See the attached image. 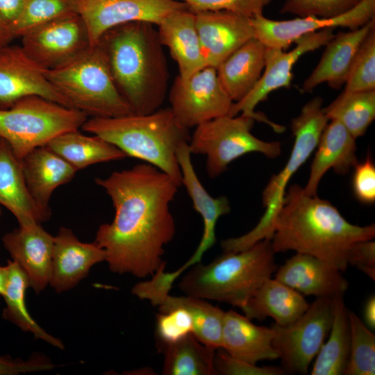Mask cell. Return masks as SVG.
Listing matches in <instances>:
<instances>
[{"label": "cell", "mask_w": 375, "mask_h": 375, "mask_svg": "<svg viewBox=\"0 0 375 375\" xmlns=\"http://www.w3.org/2000/svg\"><path fill=\"white\" fill-rule=\"evenodd\" d=\"M95 183L115 209L112 221L99 226L94 240L106 252L109 269L138 278L153 276L166 265L165 247L176 233L170 203L180 187L146 162L96 178Z\"/></svg>", "instance_id": "obj_1"}, {"label": "cell", "mask_w": 375, "mask_h": 375, "mask_svg": "<svg viewBox=\"0 0 375 375\" xmlns=\"http://www.w3.org/2000/svg\"><path fill=\"white\" fill-rule=\"evenodd\" d=\"M374 224L360 226L348 222L328 201L306 195L292 185L285 192L270 240L275 253L294 251L323 260L341 272L347 255L358 241L373 240Z\"/></svg>", "instance_id": "obj_2"}, {"label": "cell", "mask_w": 375, "mask_h": 375, "mask_svg": "<svg viewBox=\"0 0 375 375\" xmlns=\"http://www.w3.org/2000/svg\"><path fill=\"white\" fill-rule=\"evenodd\" d=\"M154 24L135 22L106 31L99 40L115 85L132 112L149 114L160 108L169 71Z\"/></svg>", "instance_id": "obj_3"}, {"label": "cell", "mask_w": 375, "mask_h": 375, "mask_svg": "<svg viewBox=\"0 0 375 375\" xmlns=\"http://www.w3.org/2000/svg\"><path fill=\"white\" fill-rule=\"evenodd\" d=\"M81 128L122 150L126 156L150 164L182 185L176 152L190 142L189 129L176 119L170 108L149 114L88 119Z\"/></svg>", "instance_id": "obj_4"}, {"label": "cell", "mask_w": 375, "mask_h": 375, "mask_svg": "<svg viewBox=\"0 0 375 375\" xmlns=\"http://www.w3.org/2000/svg\"><path fill=\"white\" fill-rule=\"evenodd\" d=\"M275 253L267 239L241 251L224 252L208 265L192 266L178 288L186 295L241 308L276 272Z\"/></svg>", "instance_id": "obj_5"}, {"label": "cell", "mask_w": 375, "mask_h": 375, "mask_svg": "<svg viewBox=\"0 0 375 375\" xmlns=\"http://www.w3.org/2000/svg\"><path fill=\"white\" fill-rule=\"evenodd\" d=\"M46 76L70 106L87 117L108 118L133 113L119 92L98 44L67 65L47 70Z\"/></svg>", "instance_id": "obj_6"}, {"label": "cell", "mask_w": 375, "mask_h": 375, "mask_svg": "<svg viewBox=\"0 0 375 375\" xmlns=\"http://www.w3.org/2000/svg\"><path fill=\"white\" fill-rule=\"evenodd\" d=\"M87 119L78 110L40 96H28L0 109V137L21 160L56 137L79 129Z\"/></svg>", "instance_id": "obj_7"}, {"label": "cell", "mask_w": 375, "mask_h": 375, "mask_svg": "<svg viewBox=\"0 0 375 375\" xmlns=\"http://www.w3.org/2000/svg\"><path fill=\"white\" fill-rule=\"evenodd\" d=\"M323 99L315 97L302 108L300 114L292 120L291 130L294 142L290 156L283 167L272 176L265 188L262 201L265 212L256 226L235 239L236 247L247 249L258 242L271 240L274 223L285 197L288 182L316 149L322 133L328 122L323 108Z\"/></svg>", "instance_id": "obj_8"}, {"label": "cell", "mask_w": 375, "mask_h": 375, "mask_svg": "<svg viewBox=\"0 0 375 375\" xmlns=\"http://www.w3.org/2000/svg\"><path fill=\"white\" fill-rule=\"evenodd\" d=\"M256 120L250 117L224 115L195 127L188 143L192 154L206 156V172L210 178L224 172L228 165L252 152L269 158L281 152L280 142H266L251 133Z\"/></svg>", "instance_id": "obj_9"}, {"label": "cell", "mask_w": 375, "mask_h": 375, "mask_svg": "<svg viewBox=\"0 0 375 375\" xmlns=\"http://www.w3.org/2000/svg\"><path fill=\"white\" fill-rule=\"evenodd\" d=\"M332 324V299L317 298L294 322L274 324L272 345L289 373L306 374L328 334Z\"/></svg>", "instance_id": "obj_10"}, {"label": "cell", "mask_w": 375, "mask_h": 375, "mask_svg": "<svg viewBox=\"0 0 375 375\" xmlns=\"http://www.w3.org/2000/svg\"><path fill=\"white\" fill-rule=\"evenodd\" d=\"M333 28L308 33L297 39L296 47L290 51L277 47H266L265 67L253 88L240 101L233 103L228 115L239 114L262 122L276 132L282 133L285 127L269 120L265 115L255 112L260 102L267 99L273 91L290 85L292 69L303 54L325 46L333 37Z\"/></svg>", "instance_id": "obj_11"}, {"label": "cell", "mask_w": 375, "mask_h": 375, "mask_svg": "<svg viewBox=\"0 0 375 375\" xmlns=\"http://www.w3.org/2000/svg\"><path fill=\"white\" fill-rule=\"evenodd\" d=\"M169 100L174 117L188 129L228 115L233 103L219 81L216 68L209 66L187 78L178 75Z\"/></svg>", "instance_id": "obj_12"}, {"label": "cell", "mask_w": 375, "mask_h": 375, "mask_svg": "<svg viewBox=\"0 0 375 375\" xmlns=\"http://www.w3.org/2000/svg\"><path fill=\"white\" fill-rule=\"evenodd\" d=\"M21 38L26 54L47 70L67 65L91 47L87 28L78 14L42 24Z\"/></svg>", "instance_id": "obj_13"}, {"label": "cell", "mask_w": 375, "mask_h": 375, "mask_svg": "<svg viewBox=\"0 0 375 375\" xmlns=\"http://www.w3.org/2000/svg\"><path fill=\"white\" fill-rule=\"evenodd\" d=\"M185 8L177 0H77V12L91 47L114 27L135 22L158 26L169 15Z\"/></svg>", "instance_id": "obj_14"}, {"label": "cell", "mask_w": 375, "mask_h": 375, "mask_svg": "<svg viewBox=\"0 0 375 375\" xmlns=\"http://www.w3.org/2000/svg\"><path fill=\"white\" fill-rule=\"evenodd\" d=\"M375 17V0H362L353 8L338 16H308L289 20H274L262 13L251 18L254 38L268 47L286 49L308 33L335 27L355 30Z\"/></svg>", "instance_id": "obj_15"}, {"label": "cell", "mask_w": 375, "mask_h": 375, "mask_svg": "<svg viewBox=\"0 0 375 375\" xmlns=\"http://www.w3.org/2000/svg\"><path fill=\"white\" fill-rule=\"evenodd\" d=\"M47 69L33 61L22 46L0 47V109L32 95L72 108L46 76Z\"/></svg>", "instance_id": "obj_16"}, {"label": "cell", "mask_w": 375, "mask_h": 375, "mask_svg": "<svg viewBox=\"0 0 375 375\" xmlns=\"http://www.w3.org/2000/svg\"><path fill=\"white\" fill-rule=\"evenodd\" d=\"M194 14L206 66L217 68L233 51L254 38L251 18L228 11Z\"/></svg>", "instance_id": "obj_17"}, {"label": "cell", "mask_w": 375, "mask_h": 375, "mask_svg": "<svg viewBox=\"0 0 375 375\" xmlns=\"http://www.w3.org/2000/svg\"><path fill=\"white\" fill-rule=\"evenodd\" d=\"M4 248L26 274L29 285L39 294L51 274L53 236L41 224L19 226L2 238Z\"/></svg>", "instance_id": "obj_18"}, {"label": "cell", "mask_w": 375, "mask_h": 375, "mask_svg": "<svg viewBox=\"0 0 375 375\" xmlns=\"http://www.w3.org/2000/svg\"><path fill=\"white\" fill-rule=\"evenodd\" d=\"M106 260V252L94 241L83 242L67 227H60L53 236L49 285L57 293L76 287L87 277L91 268Z\"/></svg>", "instance_id": "obj_19"}, {"label": "cell", "mask_w": 375, "mask_h": 375, "mask_svg": "<svg viewBox=\"0 0 375 375\" xmlns=\"http://www.w3.org/2000/svg\"><path fill=\"white\" fill-rule=\"evenodd\" d=\"M188 143L179 146L177 160L181 172L182 185L185 188L194 209L201 216L203 227L196 250L187 262L177 269L179 273L201 262L203 254L216 243L215 228L219 218L231 210L226 197H212L201 183L192 162Z\"/></svg>", "instance_id": "obj_20"}, {"label": "cell", "mask_w": 375, "mask_h": 375, "mask_svg": "<svg viewBox=\"0 0 375 375\" xmlns=\"http://www.w3.org/2000/svg\"><path fill=\"white\" fill-rule=\"evenodd\" d=\"M342 272L323 260L296 253L277 268L275 278L306 295L333 299L344 296L349 287Z\"/></svg>", "instance_id": "obj_21"}, {"label": "cell", "mask_w": 375, "mask_h": 375, "mask_svg": "<svg viewBox=\"0 0 375 375\" xmlns=\"http://www.w3.org/2000/svg\"><path fill=\"white\" fill-rule=\"evenodd\" d=\"M0 206L8 210L19 226L42 224L51 212L40 207L31 197L24 176L21 160L10 144L0 138Z\"/></svg>", "instance_id": "obj_22"}, {"label": "cell", "mask_w": 375, "mask_h": 375, "mask_svg": "<svg viewBox=\"0 0 375 375\" xmlns=\"http://www.w3.org/2000/svg\"><path fill=\"white\" fill-rule=\"evenodd\" d=\"M374 26L375 17L358 28L335 35L325 45L317 65L304 81L302 90L310 92L322 83L335 89L344 85L359 47Z\"/></svg>", "instance_id": "obj_23"}, {"label": "cell", "mask_w": 375, "mask_h": 375, "mask_svg": "<svg viewBox=\"0 0 375 375\" xmlns=\"http://www.w3.org/2000/svg\"><path fill=\"white\" fill-rule=\"evenodd\" d=\"M356 140L340 122H328L317 145L308 182L303 188L306 195H317L319 183L329 169L344 174L356 165Z\"/></svg>", "instance_id": "obj_24"}, {"label": "cell", "mask_w": 375, "mask_h": 375, "mask_svg": "<svg viewBox=\"0 0 375 375\" xmlns=\"http://www.w3.org/2000/svg\"><path fill=\"white\" fill-rule=\"evenodd\" d=\"M157 26L160 41L177 63L180 77L187 78L206 67L194 12L188 8L177 10Z\"/></svg>", "instance_id": "obj_25"}, {"label": "cell", "mask_w": 375, "mask_h": 375, "mask_svg": "<svg viewBox=\"0 0 375 375\" xmlns=\"http://www.w3.org/2000/svg\"><path fill=\"white\" fill-rule=\"evenodd\" d=\"M273 337L272 327L257 326L233 310L225 312L222 349L231 356L255 365L260 360L277 359Z\"/></svg>", "instance_id": "obj_26"}, {"label": "cell", "mask_w": 375, "mask_h": 375, "mask_svg": "<svg viewBox=\"0 0 375 375\" xmlns=\"http://www.w3.org/2000/svg\"><path fill=\"white\" fill-rule=\"evenodd\" d=\"M21 162L31 197L40 207L51 211L49 204L53 192L69 182L77 170L47 145L33 149Z\"/></svg>", "instance_id": "obj_27"}, {"label": "cell", "mask_w": 375, "mask_h": 375, "mask_svg": "<svg viewBox=\"0 0 375 375\" xmlns=\"http://www.w3.org/2000/svg\"><path fill=\"white\" fill-rule=\"evenodd\" d=\"M309 307L303 296L276 278H267L241 308L249 319H274L279 326L299 319Z\"/></svg>", "instance_id": "obj_28"}, {"label": "cell", "mask_w": 375, "mask_h": 375, "mask_svg": "<svg viewBox=\"0 0 375 375\" xmlns=\"http://www.w3.org/2000/svg\"><path fill=\"white\" fill-rule=\"evenodd\" d=\"M266 46L248 40L216 68L219 80L232 101L242 99L256 85L265 67Z\"/></svg>", "instance_id": "obj_29"}, {"label": "cell", "mask_w": 375, "mask_h": 375, "mask_svg": "<svg viewBox=\"0 0 375 375\" xmlns=\"http://www.w3.org/2000/svg\"><path fill=\"white\" fill-rule=\"evenodd\" d=\"M149 301L158 307L160 312L182 308L194 320V335L204 344L215 349H222V326L225 312L206 300L191 296L173 297L162 294Z\"/></svg>", "instance_id": "obj_30"}, {"label": "cell", "mask_w": 375, "mask_h": 375, "mask_svg": "<svg viewBox=\"0 0 375 375\" xmlns=\"http://www.w3.org/2000/svg\"><path fill=\"white\" fill-rule=\"evenodd\" d=\"M77 171L90 165L120 160L126 155L115 145L93 135H86L79 129L62 133L47 144Z\"/></svg>", "instance_id": "obj_31"}, {"label": "cell", "mask_w": 375, "mask_h": 375, "mask_svg": "<svg viewBox=\"0 0 375 375\" xmlns=\"http://www.w3.org/2000/svg\"><path fill=\"white\" fill-rule=\"evenodd\" d=\"M8 276L2 297L6 306L3 317L16 325L24 332L31 333L35 339L41 340L60 350L65 349L63 342L42 328L32 317L26 303V291L30 288L28 278L14 260H8Z\"/></svg>", "instance_id": "obj_32"}, {"label": "cell", "mask_w": 375, "mask_h": 375, "mask_svg": "<svg viewBox=\"0 0 375 375\" xmlns=\"http://www.w3.org/2000/svg\"><path fill=\"white\" fill-rule=\"evenodd\" d=\"M328 340L317 354L311 375H342L347 367L350 346V332L343 296L332 299V324Z\"/></svg>", "instance_id": "obj_33"}, {"label": "cell", "mask_w": 375, "mask_h": 375, "mask_svg": "<svg viewBox=\"0 0 375 375\" xmlns=\"http://www.w3.org/2000/svg\"><path fill=\"white\" fill-rule=\"evenodd\" d=\"M163 354L164 375H217L216 349L200 342L194 334L158 349Z\"/></svg>", "instance_id": "obj_34"}, {"label": "cell", "mask_w": 375, "mask_h": 375, "mask_svg": "<svg viewBox=\"0 0 375 375\" xmlns=\"http://www.w3.org/2000/svg\"><path fill=\"white\" fill-rule=\"evenodd\" d=\"M328 120L344 125L354 138L362 136L375 118V90L343 91L323 108Z\"/></svg>", "instance_id": "obj_35"}, {"label": "cell", "mask_w": 375, "mask_h": 375, "mask_svg": "<svg viewBox=\"0 0 375 375\" xmlns=\"http://www.w3.org/2000/svg\"><path fill=\"white\" fill-rule=\"evenodd\" d=\"M348 318L349 356L344 375H374L375 335L354 312L348 310Z\"/></svg>", "instance_id": "obj_36"}, {"label": "cell", "mask_w": 375, "mask_h": 375, "mask_svg": "<svg viewBox=\"0 0 375 375\" xmlns=\"http://www.w3.org/2000/svg\"><path fill=\"white\" fill-rule=\"evenodd\" d=\"M78 14L77 0H26L23 12L12 28L15 38L68 15Z\"/></svg>", "instance_id": "obj_37"}, {"label": "cell", "mask_w": 375, "mask_h": 375, "mask_svg": "<svg viewBox=\"0 0 375 375\" xmlns=\"http://www.w3.org/2000/svg\"><path fill=\"white\" fill-rule=\"evenodd\" d=\"M375 90V26L365 38L344 83V92Z\"/></svg>", "instance_id": "obj_38"}, {"label": "cell", "mask_w": 375, "mask_h": 375, "mask_svg": "<svg viewBox=\"0 0 375 375\" xmlns=\"http://www.w3.org/2000/svg\"><path fill=\"white\" fill-rule=\"evenodd\" d=\"M190 334H194V320L185 309L178 308L156 315L155 336L158 349Z\"/></svg>", "instance_id": "obj_39"}, {"label": "cell", "mask_w": 375, "mask_h": 375, "mask_svg": "<svg viewBox=\"0 0 375 375\" xmlns=\"http://www.w3.org/2000/svg\"><path fill=\"white\" fill-rule=\"evenodd\" d=\"M362 0H286L281 12L308 16L331 17L340 15L358 5Z\"/></svg>", "instance_id": "obj_40"}, {"label": "cell", "mask_w": 375, "mask_h": 375, "mask_svg": "<svg viewBox=\"0 0 375 375\" xmlns=\"http://www.w3.org/2000/svg\"><path fill=\"white\" fill-rule=\"evenodd\" d=\"M184 3L194 12L228 11L252 18L262 13L272 0H177Z\"/></svg>", "instance_id": "obj_41"}, {"label": "cell", "mask_w": 375, "mask_h": 375, "mask_svg": "<svg viewBox=\"0 0 375 375\" xmlns=\"http://www.w3.org/2000/svg\"><path fill=\"white\" fill-rule=\"evenodd\" d=\"M215 368L217 374L222 375H282L285 371L275 366L258 367L238 358L225 351L215 353Z\"/></svg>", "instance_id": "obj_42"}, {"label": "cell", "mask_w": 375, "mask_h": 375, "mask_svg": "<svg viewBox=\"0 0 375 375\" xmlns=\"http://www.w3.org/2000/svg\"><path fill=\"white\" fill-rule=\"evenodd\" d=\"M352 187L360 202L365 204L375 202V165L369 156L354 167Z\"/></svg>", "instance_id": "obj_43"}, {"label": "cell", "mask_w": 375, "mask_h": 375, "mask_svg": "<svg viewBox=\"0 0 375 375\" xmlns=\"http://www.w3.org/2000/svg\"><path fill=\"white\" fill-rule=\"evenodd\" d=\"M56 367L48 357L38 353L26 360L0 356V375H18L49 371Z\"/></svg>", "instance_id": "obj_44"}, {"label": "cell", "mask_w": 375, "mask_h": 375, "mask_svg": "<svg viewBox=\"0 0 375 375\" xmlns=\"http://www.w3.org/2000/svg\"><path fill=\"white\" fill-rule=\"evenodd\" d=\"M347 265H351L375 280V242L372 240L353 243L347 255Z\"/></svg>", "instance_id": "obj_45"}, {"label": "cell", "mask_w": 375, "mask_h": 375, "mask_svg": "<svg viewBox=\"0 0 375 375\" xmlns=\"http://www.w3.org/2000/svg\"><path fill=\"white\" fill-rule=\"evenodd\" d=\"M25 3L26 0H0V19L11 31L22 15Z\"/></svg>", "instance_id": "obj_46"}, {"label": "cell", "mask_w": 375, "mask_h": 375, "mask_svg": "<svg viewBox=\"0 0 375 375\" xmlns=\"http://www.w3.org/2000/svg\"><path fill=\"white\" fill-rule=\"evenodd\" d=\"M364 324L370 329H375V296L371 295L366 301L363 308Z\"/></svg>", "instance_id": "obj_47"}, {"label": "cell", "mask_w": 375, "mask_h": 375, "mask_svg": "<svg viewBox=\"0 0 375 375\" xmlns=\"http://www.w3.org/2000/svg\"><path fill=\"white\" fill-rule=\"evenodd\" d=\"M15 38L10 28L0 19V47L10 44Z\"/></svg>", "instance_id": "obj_48"}, {"label": "cell", "mask_w": 375, "mask_h": 375, "mask_svg": "<svg viewBox=\"0 0 375 375\" xmlns=\"http://www.w3.org/2000/svg\"><path fill=\"white\" fill-rule=\"evenodd\" d=\"M8 276V265H0V296H3L6 286V283Z\"/></svg>", "instance_id": "obj_49"}, {"label": "cell", "mask_w": 375, "mask_h": 375, "mask_svg": "<svg viewBox=\"0 0 375 375\" xmlns=\"http://www.w3.org/2000/svg\"><path fill=\"white\" fill-rule=\"evenodd\" d=\"M1 214H2V212H1V206H0V219H1Z\"/></svg>", "instance_id": "obj_50"}, {"label": "cell", "mask_w": 375, "mask_h": 375, "mask_svg": "<svg viewBox=\"0 0 375 375\" xmlns=\"http://www.w3.org/2000/svg\"><path fill=\"white\" fill-rule=\"evenodd\" d=\"M1 138V137H0Z\"/></svg>", "instance_id": "obj_51"}]
</instances>
